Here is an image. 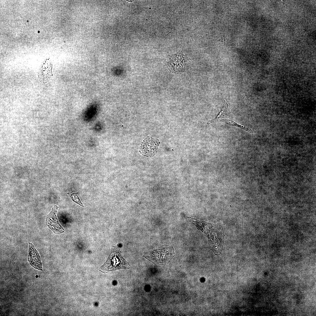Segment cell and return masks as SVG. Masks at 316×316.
I'll return each mask as SVG.
<instances>
[{
	"label": "cell",
	"instance_id": "8992f818",
	"mask_svg": "<svg viewBox=\"0 0 316 316\" xmlns=\"http://www.w3.org/2000/svg\"><path fill=\"white\" fill-rule=\"evenodd\" d=\"M28 261L34 268L42 271L40 257L34 246L30 242L29 243Z\"/></svg>",
	"mask_w": 316,
	"mask_h": 316
},
{
	"label": "cell",
	"instance_id": "5b68a950",
	"mask_svg": "<svg viewBox=\"0 0 316 316\" xmlns=\"http://www.w3.org/2000/svg\"><path fill=\"white\" fill-rule=\"evenodd\" d=\"M59 207L54 205L50 213L46 217V224L55 234H60L64 232V230L59 224L57 216V212Z\"/></svg>",
	"mask_w": 316,
	"mask_h": 316
},
{
	"label": "cell",
	"instance_id": "3957f363",
	"mask_svg": "<svg viewBox=\"0 0 316 316\" xmlns=\"http://www.w3.org/2000/svg\"><path fill=\"white\" fill-rule=\"evenodd\" d=\"M174 255L172 247L164 245L157 249L145 254V257L156 264H162L169 262Z\"/></svg>",
	"mask_w": 316,
	"mask_h": 316
},
{
	"label": "cell",
	"instance_id": "9c48e42d",
	"mask_svg": "<svg viewBox=\"0 0 316 316\" xmlns=\"http://www.w3.org/2000/svg\"><path fill=\"white\" fill-rule=\"evenodd\" d=\"M95 107H92L88 111L84 116V119L86 121H90L92 119L95 115Z\"/></svg>",
	"mask_w": 316,
	"mask_h": 316
},
{
	"label": "cell",
	"instance_id": "ba28073f",
	"mask_svg": "<svg viewBox=\"0 0 316 316\" xmlns=\"http://www.w3.org/2000/svg\"><path fill=\"white\" fill-rule=\"evenodd\" d=\"M222 121H223V122L229 126H236L245 130L249 133H253L252 130L250 128L239 124L229 119H224Z\"/></svg>",
	"mask_w": 316,
	"mask_h": 316
},
{
	"label": "cell",
	"instance_id": "6da1fadb",
	"mask_svg": "<svg viewBox=\"0 0 316 316\" xmlns=\"http://www.w3.org/2000/svg\"><path fill=\"white\" fill-rule=\"evenodd\" d=\"M128 262L121 256L118 245L113 246L107 260L99 269L101 272L106 273L122 269H129Z\"/></svg>",
	"mask_w": 316,
	"mask_h": 316
},
{
	"label": "cell",
	"instance_id": "52a82bcc",
	"mask_svg": "<svg viewBox=\"0 0 316 316\" xmlns=\"http://www.w3.org/2000/svg\"><path fill=\"white\" fill-rule=\"evenodd\" d=\"M224 102L223 107L219 114L214 118L207 123V124L222 121L224 118L226 117L227 115L228 109V104L227 102L224 100Z\"/></svg>",
	"mask_w": 316,
	"mask_h": 316
},
{
	"label": "cell",
	"instance_id": "7a4b0ae2",
	"mask_svg": "<svg viewBox=\"0 0 316 316\" xmlns=\"http://www.w3.org/2000/svg\"><path fill=\"white\" fill-rule=\"evenodd\" d=\"M191 64V59L181 51L168 55L167 65L169 70L173 73H182L189 69Z\"/></svg>",
	"mask_w": 316,
	"mask_h": 316
},
{
	"label": "cell",
	"instance_id": "277c9868",
	"mask_svg": "<svg viewBox=\"0 0 316 316\" xmlns=\"http://www.w3.org/2000/svg\"><path fill=\"white\" fill-rule=\"evenodd\" d=\"M160 143L158 139L147 136L141 144L139 152L145 157H153L157 153Z\"/></svg>",
	"mask_w": 316,
	"mask_h": 316
},
{
	"label": "cell",
	"instance_id": "30bf717a",
	"mask_svg": "<svg viewBox=\"0 0 316 316\" xmlns=\"http://www.w3.org/2000/svg\"><path fill=\"white\" fill-rule=\"evenodd\" d=\"M77 194L78 193H73L71 195H69L71 200L74 202L79 204L83 207L84 206L78 197Z\"/></svg>",
	"mask_w": 316,
	"mask_h": 316
}]
</instances>
